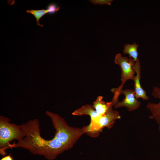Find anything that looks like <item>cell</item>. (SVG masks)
Instances as JSON below:
<instances>
[{
  "label": "cell",
  "mask_w": 160,
  "mask_h": 160,
  "mask_svg": "<svg viewBox=\"0 0 160 160\" xmlns=\"http://www.w3.org/2000/svg\"><path fill=\"white\" fill-rule=\"evenodd\" d=\"M10 119L3 116H0V154L4 156L7 154L10 142L18 141L25 137V133L20 125L9 122Z\"/></svg>",
  "instance_id": "3"
},
{
  "label": "cell",
  "mask_w": 160,
  "mask_h": 160,
  "mask_svg": "<svg viewBox=\"0 0 160 160\" xmlns=\"http://www.w3.org/2000/svg\"><path fill=\"white\" fill-rule=\"evenodd\" d=\"M20 126L25 137L16 143L11 144L9 148H21L28 150L34 154L43 156L49 160L54 159L59 155L68 150L63 144L55 137L47 140L41 136L38 119L30 120Z\"/></svg>",
  "instance_id": "1"
},
{
  "label": "cell",
  "mask_w": 160,
  "mask_h": 160,
  "mask_svg": "<svg viewBox=\"0 0 160 160\" xmlns=\"http://www.w3.org/2000/svg\"><path fill=\"white\" fill-rule=\"evenodd\" d=\"M120 92V94H124L125 97L122 101H118L114 105V108H117L121 107H126L128 111H131L138 109L140 107V102L135 98L134 89H122Z\"/></svg>",
  "instance_id": "6"
},
{
  "label": "cell",
  "mask_w": 160,
  "mask_h": 160,
  "mask_svg": "<svg viewBox=\"0 0 160 160\" xmlns=\"http://www.w3.org/2000/svg\"><path fill=\"white\" fill-rule=\"evenodd\" d=\"M121 118L119 112L113 110L111 106L105 114L100 116L96 120L90 121L89 124L81 128L84 133L91 137H97L104 128L106 127L108 129L111 128L115 120Z\"/></svg>",
  "instance_id": "4"
},
{
  "label": "cell",
  "mask_w": 160,
  "mask_h": 160,
  "mask_svg": "<svg viewBox=\"0 0 160 160\" xmlns=\"http://www.w3.org/2000/svg\"><path fill=\"white\" fill-rule=\"evenodd\" d=\"M133 68L136 73L133 80L134 81L135 97L137 99L141 98L144 100H147L149 97L146 95V91L142 88L140 84L141 69L139 60L135 62Z\"/></svg>",
  "instance_id": "7"
},
{
  "label": "cell",
  "mask_w": 160,
  "mask_h": 160,
  "mask_svg": "<svg viewBox=\"0 0 160 160\" xmlns=\"http://www.w3.org/2000/svg\"><path fill=\"white\" fill-rule=\"evenodd\" d=\"M45 113L50 118L55 130L54 137L63 144L68 150L72 148L84 134L82 129L68 125L65 120L58 114L47 111Z\"/></svg>",
  "instance_id": "2"
},
{
  "label": "cell",
  "mask_w": 160,
  "mask_h": 160,
  "mask_svg": "<svg viewBox=\"0 0 160 160\" xmlns=\"http://www.w3.org/2000/svg\"><path fill=\"white\" fill-rule=\"evenodd\" d=\"M102 96H98L93 102V107L97 113L100 116L105 114L109 108L114 105V104L111 101L106 102L103 100Z\"/></svg>",
  "instance_id": "10"
},
{
  "label": "cell",
  "mask_w": 160,
  "mask_h": 160,
  "mask_svg": "<svg viewBox=\"0 0 160 160\" xmlns=\"http://www.w3.org/2000/svg\"><path fill=\"white\" fill-rule=\"evenodd\" d=\"M60 7L54 3H51L49 4L47 7V9L49 10L48 14H53L58 11Z\"/></svg>",
  "instance_id": "13"
},
{
  "label": "cell",
  "mask_w": 160,
  "mask_h": 160,
  "mask_svg": "<svg viewBox=\"0 0 160 160\" xmlns=\"http://www.w3.org/2000/svg\"><path fill=\"white\" fill-rule=\"evenodd\" d=\"M153 97L154 98L159 100V102L157 103L149 102L146 105V107L151 114L149 118L154 119L158 124V129L160 131V89L155 92Z\"/></svg>",
  "instance_id": "8"
},
{
  "label": "cell",
  "mask_w": 160,
  "mask_h": 160,
  "mask_svg": "<svg viewBox=\"0 0 160 160\" xmlns=\"http://www.w3.org/2000/svg\"><path fill=\"white\" fill-rule=\"evenodd\" d=\"M89 1L92 3L95 4H98L101 5L107 4L110 5L113 0H90Z\"/></svg>",
  "instance_id": "14"
},
{
  "label": "cell",
  "mask_w": 160,
  "mask_h": 160,
  "mask_svg": "<svg viewBox=\"0 0 160 160\" xmlns=\"http://www.w3.org/2000/svg\"><path fill=\"white\" fill-rule=\"evenodd\" d=\"M73 115L81 116L83 115L89 116L91 118V121L97 119L100 116L96 112L92 105L87 104L77 109L73 112Z\"/></svg>",
  "instance_id": "9"
},
{
  "label": "cell",
  "mask_w": 160,
  "mask_h": 160,
  "mask_svg": "<svg viewBox=\"0 0 160 160\" xmlns=\"http://www.w3.org/2000/svg\"><path fill=\"white\" fill-rule=\"evenodd\" d=\"M139 45L136 43L132 44H127L124 46L123 53L124 54L129 55V57H132L135 62L139 60L137 49Z\"/></svg>",
  "instance_id": "11"
},
{
  "label": "cell",
  "mask_w": 160,
  "mask_h": 160,
  "mask_svg": "<svg viewBox=\"0 0 160 160\" xmlns=\"http://www.w3.org/2000/svg\"><path fill=\"white\" fill-rule=\"evenodd\" d=\"M0 160H13L10 154L2 157Z\"/></svg>",
  "instance_id": "15"
},
{
  "label": "cell",
  "mask_w": 160,
  "mask_h": 160,
  "mask_svg": "<svg viewBox=\"0 0 160 160\" xmlns=\"http://www.w3.org/2000/svg\"><path fill=\"white\" fill-rule=\"evenodd\" d=\"M114 62L120 66L121 71L122 83L118 87L122 89L124 84L127 80H134L136 73L133 67L135 62L133 59L123 57L120 53L116 55Z\"/></svg>",
  "instance_id": "5"
},
{
  "label": "cell",
  "mask_w": 160,
  "mask_h": 160,
  "mask_svg": "<svg viewBox=\"0 0 160 160\" xmlns=\"http://www.w3.org/2000/svg\"><path fill=\"white\" fill-rule=\"evenodd\" d=\"M26 12L33 15L36 19L37 25H40L42 27H43V25L40 24V19L45 15L48 13L49 10L47 9H44L40 10L29 9L27 10Z\"/></svg>",
  "instance_id": "12"
}]
</instances>
